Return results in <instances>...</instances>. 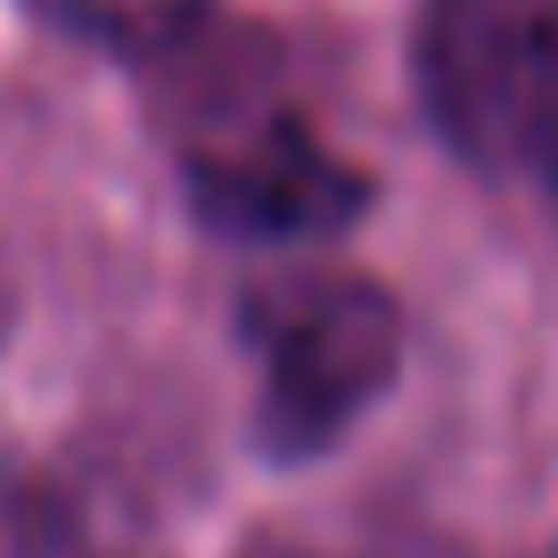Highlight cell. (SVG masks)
<instances>
[{
  "label": "cell",
  "instance_id": "obj_5",
  "mask_svg": "<svg viewBox=\"0 0 558 558\" xmlns=\"http://www.w3.org/2000/svg\"><path fill=\"white\" fill-rule=\"evenodd\" d=\"M34 9L90 41H116V50H157V41L190 34L206 0H34Z\"/></svg>",
  "mask_w": 558,
  "mask_h": 558
},
{
  "label": "cell",
  "instance_id": "obj_7",
  "mask_svg": "<svg viewBox=\"0 0 558 558\" xmlns=\"http://www.w3.org/2000/svg\"><path fill=\"white\" fill-rule=\"evenodd\" d=\"M255 558H304V550H255Z\"/></svg>",
  "mask_w": 558,
  "mask_h": 558
},
{
  "label": "cell",
  "instance_id": "obj_2",
  "mask_svg": "<svg viewBox=\"0 0 558 558\" xmlns=\"http://www.w3.org/2000/svg\"><path fill=\"white\" fill-rule=\"evenodd\" d=\"M246 353H255V436L263 452L304 460L329 452L353 418L395 386L402 362V313L386 288L353 271H296L263 279L239 313Z\"/></svg>",
  "mask_w": 558,
  "mask_h": 558
},
{
  "label": "cell",
  "instance_id": "obj_3",
  "mask_svg": "<svg viewBox=\"0 0 558 558\" xmlns=\"http://www.w3.org/2000/svg\"><path fill=\"white\" fill-rule=\"evenodd\" d=\"M181 190H190L197 222L222 239H263V246H304L337 239L362 222L369 181L345 165L329 140L288 107H246L222 116L181 148Z\"/></svg>",
  "mask_w": 558,
  "mask_h": 558
},
{
  "label": "cell",
  "instance_id": "obj_6",
  "mask_svg": "<svg viewBox=\"0 0 558 558\" xmlns=\"http://www.w3.org/2000/svg\"><path fill=\"white\" fill-rule=\"evenodd\" d=\"M0 337H9V288H0Z\"/></svg>",
  "mask_w": 558,
  "mask_h": 558
},
{
  "label": "cell",
  "instance_id": "obj_4",
  "mask_svg": "<svg viewBox=\"0 0 558 558\" xmlns=\"http://www.w3.org/2000/svg\"><path fill=\"white\" fill-rule=\"evenodd\" d=\"M0 558H157L140 518L58 469H0Z\"/></svg>",
  "mask_w": 558,
  "mask_h": 558
},
{
  "label": "cell",
  "instance_id": "obj_1",
  "mask_svg": "<svg viewBox=\"0 0 558 558\" xmlns=\"http://www.w3.org/2000/svg\"><path fill=\"white\" fill-rule=\"evenodd\" d=\"M418 99L469 173L558 206V0H427Z\"/></svg>",
  "mask_w": 558,
  "mask_h": 558
}]
</instances>
